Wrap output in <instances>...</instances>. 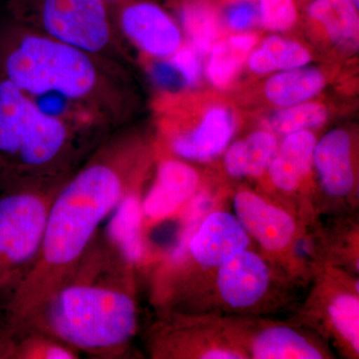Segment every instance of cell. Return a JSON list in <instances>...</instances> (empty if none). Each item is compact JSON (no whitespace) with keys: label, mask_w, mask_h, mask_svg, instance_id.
I'll return each mask as SVG.
<instances>
[{"label":"cell","mask_w":359,"mask_h":359,"mask_svg":"<svg viewBox=\"0 0 359 359\" xmlns=\"http://www.w3.org/2000/svg\"><path fill=\"white\" fill-rule=\"evenodd\" d=\"M299 287L268 257L250 248L202 276L162 311L276 316L294 306Z\"/></svg>","instance_id":"obj_5"},{"label":"cell","mask_w":359,"mask_h":359,"mask_svg":"<svg viewBox=\"0 0 359 359\" xmlns=\"http://www.w3.org/2000/svg\"><path fill=\"white\" fill-rule=\"evenodd\" d=\"M190 216L176 249L155 269L151 302L156 311L166 308L233 255L254 248L235 214L219 205L205 214L194 212Z\"/></svg>","instance_id":"obj_6"},{"label":"cell","mask_w":359,"mask_h":359,"mask_svg":"<svg viewBox=\"0 0 359 359\" xmlns=\"http://www.w3.org/2000/svg\"><path fill=\"white\" fill-rule=\"evenodd\" d=\"M259 18L266 29L287 30L297 20L294 0H259Z\"/></svg>","instance_id":"obj_26"},{"label":"cell","mask_w":359,"mask_h":359,"mask_svg":"<svg viewBox=\"0 0 359 359\" xmlns=\"http://www.w3.org/2000/svg\"><path fill=\"white\" fill-rule=\"evenodd\" d=\"M180 20L192 42L194 50L207 53L212 48L219 32L217 14L209 4L192 1L182 7Z\"/></svg>","instance_id":"obj_24"},{"label":"cell","mask_w":359,"mask_h":359,"mask_svg":"<svg viewBox=\"0 0 359 359\" xmlns=\"http://www.w3.org/2000/svg\"><path fill=\"white\" fill-rule=\"evenodd\" d=\"M236 131L235 118L228 108L216 106L207 111L199 124L173 136L172 152L187 161L207 162L223 154Z\"/></svg>","instance_id":"obj_17"},{"label":"cell","mask_w":359,"mask_h":359,"mask_svg":"<svg viewBox=\"0 0 359 359\" xmlns=\"http://www.w3.org/2000/svg\"><path fill=\"white\" fill-rule=\"evenodd\" d=\"M173 65L186 84L194 85L199 81L202 66L197 51L190 48H180L173 55Z\"/></svg>","instance_id":"obj_28"},{"label":"cell","mask_w":359,"mask_h":359,"mask_svg":"<svg viewBox=\"0 0 359 359\" xmlns=\"http://www.w3.org/2000/svg\"><path fill=\"white\" fill-rule=\"evenodd\" d=\"M309 283V294L292 318L318 332L337 355L358 359V275L325 263Z\"/></svg>","instance_id":"obj_9"},{"label":"cell","mask_w":359,"mask_h":359,"mask_svg":"<svg viewBox=\"0 0 359 359\" xmlns=\"http://www.w3.org/2000/svg\"><path fill=\"white\" fill-rule=\"evenodd\" d=\"M259 18V8L250 0H240L229 7L226 20L228 25L235 30L250 27Z\"/></svg>","instance_id":"obj_27"},{"label":"cell","mask_w":359,"mask_h":359,"mask_svg":"<svg viewBox=\"0 0 359 359\" xmlns=\"http://www.w3.org/2000/svg\"><path fill=\"white\" fill-rule=\"evenodd\" d=\"M41 30L52 39L98 55L112 36L106 0H36Z\"/></svg>","instance_id":"obj_13"},{"label":"cell","mask_w":359,"mask_h":359,"mask_svg":"<svg viewBox=\"0 0 359 359\" xmlns=\"http://www.w3.org/2000/svg\"><path fill=\"white\" fill-rule=\"evenodd\" d=\"M219 316L226 334L247 359L337 358L327 340L294 318Z\"/></svg>","instance_id":"obj_10"},{"label":"cell","mask_w":359,"mask_h":359,"mask_svg":"<svg viewBox=\"0 0 359 359\" xmlns=\"http://www.w3.org/2000/svg\"><path fill=\"white\" fill-rule=\"evenodd\" d=\"M0 359H6V344L0 335Z\"/></svg>","instance_id":"obj_30"},{"label":"cell","mask_w":359,"mask_h":359,"mask_svg":"<svg viewBox=\"0 0 359 359\" xmlns=\"http://www.w3.org/2000/svg\"><path fill=\"white\" fill-rule=\"evenodd\" d=\"M6 359H77L79 351L51 335L25 330L4 339Z\"/></svg>","instance_id":"obj_23"},{"label":"cell","mask_w":359,"mask_h":359,"mask_svg":"<svg viewBox=\"0 0 359 359\" xmlns=\"http://www.w3.org/2000/svg\"><path fill=\"white\" fill-rule=\"evenodd\" d=\"M313 170L318 188L313 207L318 218L353 215L358 207V188L351 135L332 130L316 141Z\"/></svg>","instance_id":"obj_12"},{"label":"cell","mask_w":359,"mask_h":359,"mask_svg":"<svg viewBox=\"0 0 359 359\" xmlns=\"http://www.w3.org/2000/svg\"><path fill=\"white\" fill-rule=\"evenodd\" d=\"M76 132L0 77V182L69 176L81 156Z\"/></svg>","instance_id":"obj_3"},{"label":"cell","mask_w":359,"mask_h":359,"mask_svg":"<svg viewBox=\"0 0 359 359\" xmlns=\"http://www.w3.org/2000/svg\"><path fill=\"white\" fill-rule=\"evenodd\" d=\"M68 177L0 182V290L34 263L52 202Z\"/></svg>","instance_id":"obj_8"},{"label":"cell","mask_w":359,"mask_h":359,"mask_svg":"<svg viewBox=\"0 0 359 359\" xmlns=\"http://www.w3.org/2000/svg\"><path fill=\"white\" fill-rule=\"evenodd\" d=\"M135 261L114 238L97 235L67 280L2 339L37 330L93 358H124L140 318Z\"/></svg>","instance_id":"obj_2"},{"label":"cell","mask_w":359,"mask_h":359,"mask_svg":"<svg viewBox=\"0 0 359 359\" xmlns=\"http://www.w3.org/2000/svg\"><path fill=\"white\" fill-rule=\"evenodd\" d=\"M353 2L354 6L358 9L359 0H351Z\"/></svg>","instance_id":"obj_31"},{"label":"cell","mask_w":359,"mask_h":359,"mask_svg":"<svg viewBox=\"0 0 359 359\" xmlns=\"http://www.w3.org/2000/svg\"><path fill=\"white\" fill-rule=\"evenodd\" d=\"M109 4L118 8L122 32L142 51L164 58L173 56L179 50L182 36L178 25L157 4L130 0Z\"/></svg>","instance_id":"obj_15"},{"label":"cell","mask_w":359,"mask_h":359,"mask_svg":"<svg viewBox=\"0 0 359 359\" xmlns=\"http://www.w3.org/2000/svg\"><path fill=\"white\" fill-rule=\"evenodd\" d=\"M157 311L146 332L153 359H247L231 341L218 314Z\"/></svg>","instance_id":"obj_11"},{"label":"cell","mask_w":359,"mask_h":359,"mask_svg":"<svg viewBox=\"0 0 359 359\" xmlns=\"http://www.w3.org/2000/svg\"><path fill=\"white\" fill-rule=\"evenodd\" d=\"M316 141L309 130L285 135L266 173L273 190L283 197L278 202L309 224L320 221L314 211L311 187Z\"/></svg>","instance_id":"obj_14"},{"label":"cell","mask_w":359,"mask_h":359,"mask_svg":"<svg viewBox=\"0 0 359 359\" xmlns=\"http://www.w3.org/2000/svg\"><path fill=\"white\" fill-rule=\"evenodd\" d=\"M0 46V77L32 98H57L74 106L98 104L108 86L97 55L41 32L13 28Z\"/></svg>","instance_id":"obj_4"},{"label":"cell","mask_w":359,"mask_h":359,"mask_svg":"<svg viewBox=\"0 0 359 359\" xmlns=\"http://www.w3.org/2000/svg\"><path fill=\"white\" fill-rule=\"evenodd\" d=\"M323 85L325 77L320 71L313 68H294L269 78L264 93L273 105L289 107L308 102L320 93Z\"/></svg>","instance_id":"obj_19"},{"label":"cell","mask_w":359,"mask_h":359,"mask_svg":"<svg viewBox=\"0 0 359 359\" xmlns=\"http://www.w3.org/2000/svg\"><path fill=\"white\" fill-rule=\"evenodd\" d=\"M233 208L259 252L302 287L311 282L320 264V221L306 223L271 196L248 188L233 194Z\"/></svg>","instance_id":"obj_7"},{"label":"cell","mask_w":359,"mask_h":359,"mask_svg":"<svg viewBox=\"0 0 359 359\" xmlns=\"http://www.w3.org/2000/svg\"><path fill=\"white\" fill-rule=\"evenodd\" d=\"M309 14L323 26L335 43L346 48H358V8L351 0H314L309 7Z\"/></svg>","instance_id":"obj_20"},{"label":"cell","mask_w":359,"mask_h":359,"mask_svg":"<svg viewBox=\"0 0 359 359\" xmlns=\"http://www.w3.org/2000/svg\"><path fill=\"white\" fill-rule=\"evenodd\" d=\"M256 42L257 39L254 35L243 34L230 37L214 45L207 66L210 81L219 88L228 86L242 67Z\"/></svg>","instance_id":"obj_21"},{"label":"cell","mask_w":359,"mask_h":359,"mask_svg":"<svg viewBox=\"0 0 359 359\" xmlns=\"http://www.w3.org/2000/svg\"><path fill=\"white\" fill-rule=\"evenodd\" d=\"M124 137L94 151L59 189L39 255L18 280L0 290V334H9L67 280L115 208L138 194L145 163Z\"/></svg>","instance_id":"obj_1"},{"label":"cell","mask_w":359,"mask_h":359,"mask_svg":"<svg viewBox=\"0 0 359 359\" xmlns=\"http://www.w3.org/2000/svg\"><path fill=\"white\" fill-rule=\"evenodd\" d=\"M327 112L321 104L301 103L283 107L269 118L268 131L273 134L289 135L299 131H308L325 123Z\"/></svg>","instance_id":"obj_25"},{"label":"cell","mask_w":359,"mask_h":359,"mask_svg":"<svg viewBox=\"0 0 359 359\" xmlns=\"http://www.w3.org/2000/svg\"><path fill=\"white\" fill-rule=\"evenodd\" d=\"M311 60L309 51L294 41L271 36L250 55V70L259 74L304 67Z\"/></svg>","instance_id":"obj_22"},{"label":"cell","mask_w":359,"mask_h":359,"mask_svg":"<svg viewBox=\"0 0 359 359\" xmlns=\"http://www.w3.org/2000/svg\"><path fill=\"white\" fill-rule=\"evenodd\" d=\"M108 4H112V2L119 1V0H106Z\"/></svg>","instance_id":"obj_32"},{"label":"cell","mask_w":359,"mask_h":359,"mask_svg":"<svg viewBox=\"0 0 359 359\" xmlns=\"http://www.w3.org/2000/svg\"><path fill=\"white\" fill-rule=\"evenodd\" d=\"M278 147V138L268 130H259L229 145L224 151V169L233 179L261 178Z\"/></svg>","instance_id":"obj_18"},{"label":"cell","mask_w":359,"mask_h":359,"mask_svg":"<svg viewBox=\"0 0 359 359\" xmlns=\"http://www.w3.org/2000/svg\"><path fill=\"white\" fill-rule=\"evenodd\" d=\"M154 76L159 83L169 88H180L185 83L183 77L173 65L160 63L156 65Z\"/></svg>","instance_id":"obj_29"},{"label":"cell","mask_w":359,"mask_h":359,"mask_svg":"<svg viewBox=\"0 0 359 359\" xmlns=\"http://www.w3.org/2000/svg\"><path fill=\"white\" fill-rule=\"evenodd\" d=\"M203 190L195 168L180 160L166 161L144 203V211L153 221L168 218L188 207Z\"/></svg>","instance_id":"obj_16"}]
</instances>
